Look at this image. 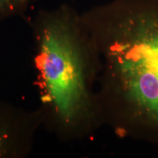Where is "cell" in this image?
Masks as SVG:
<instances>
[{"label":"cell","mask_w":158,"mask_h":158,"mask_svg":"<svg viewBox=\"0 0 158 158\" xmlns=\"http://www.w3.org/2000/svg\"><path fill=\"white\" fill-rule=\"evenodd\" d=\"M43 123L40 108L27 110L0 100V158L27 157Z\"/></svg>","instance_id":"cell-3"},{"label":"cell","mask_w":158,"mask_h":158,"mask_svg":"<svg viewBox=\"0 0 158 158\" xmlns=\"http://www.w3.org/2000/svg\"><path fill=\"white\" fill-rule=\"evenodd\" d=\"M31 28L43 125L62 141L82 139L102 122L98 57L82 14L69 5L43 10Z\"/></svg>","instance_id":"cell-2"},{"label":"cell","mask_w":158,"mask_h":158,"mask_svg":"<svg viewBox=\"0 0 158 158\" xmlns=\"http://www.w3.org/2000/svg\"><path fill=\"white\" fill-rule=\"evenodd\" d=\"M98 54L102 121L158 127V3L116 0L82 13Z\"/></svg>","instance_id":"cell-1"},{"label":"cell","mask_w":158,"mask_h":158,"mask_svg":"<svg viewBox=\"0 0 158 158\" xmlns=\"http://www.w3.org/2000/svg\"><path fill=\"white\" fill-rule=\"evenodd\" d=\"M35 0H0V21L23 14Z\"/></svg>","instance_id":"cell-4"}]
</instances>
